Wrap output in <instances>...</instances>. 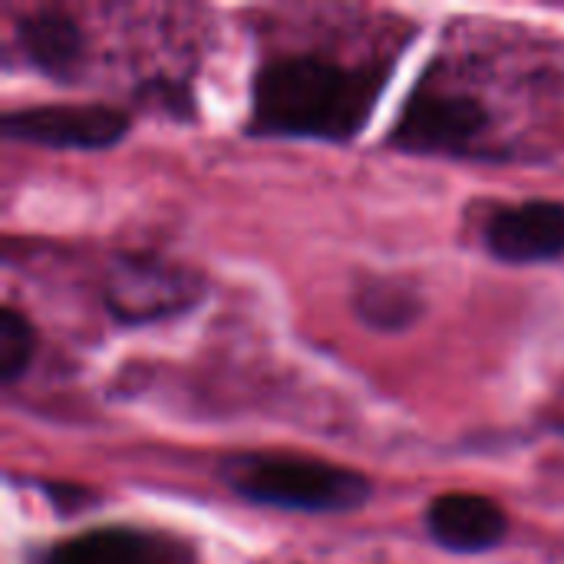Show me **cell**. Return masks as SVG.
I'll use <instances>...</instances> for the list:
<instances>
[{
  "instance_id": "cell-7",
  "label": "cell",
  "mask_w": 564,
  "mask_h": 564,
  "mask_svg": "<svg viewBox=\"0 0 564 564\" xmlns=\"http://www.w3.org/2000/svg\"><path fill=\"white\" fill-rule=\"evenodd\" d=\"M426 535L456 555H482L506 542L509 516L489 496L476 492H446L436 496L426 509Z\"/></svg>"
},
{
  "instance_id": "cell-2",
  "label": "cell",
  "mask_w": 564,
  "mask_h": 564,
  "mask_svg": "<svg viewBox=\"0 0 564 564\" xmlns=\"http://www.w3.org/2000/svg\"><path fill=\"white\" fill-rule=\"evenodd\" d=\"M218 476L245 502L304 516L357 512L373 492L370 479L357 469L281 453L228 456L221 459Z\"/></svg>"
},
{
  "instance_id": "cell-5",
  "label": "cell",
  "mask_w": 564,
  "mask_h": 564,
  "mask_svg": "<svg viewBox=\"0 0 564 564\" xmlns=\"http://www.w3.org/2000/svg\"><path fill=\"white\" fill-rule=\"evenodd\" d=\"M7 139L56 152H102L129 135V112L102 102H43L7 109L0 119Z\"/></svg>"
},
{
  "instance_id": "cell-1",
  "label": "cell",
  "mask_w": 564,
  "mask_h": 564,
  "mask_svg": "<svg viewBox=\"0 0 564 564\" xmlns=\"http://www.w3.org/2000/svg\"><path fill=\"white\" fill-rule=\"evenodd\" d=\"M387 66H350L321 53H284L251 79V135L350 142L367 126Z\"/></svg>"
},
{
  "instance_id": "cell-9",
  "label": "cell",
  "mask_w": 564,
  "mask_h": 564,
  "mask_svg": "<svg viewBox=\"0 0 564 564\" xmlns=\"http://www.w3.org/2000/svg\"><path fill=\"white\" fill-rule=\"evenodd\" d=\"M46 564H188L159 535L139 529H93L50 552Z\"/></svg>"
},
{
  "instance_id": "cell-10",
  "label": "cell",
  "mask_w": 564,
  "mask_h": 564,
  "mask_svg": "<svg viewBox=\"0 0 564 564\" xmlns=\"http://www.w3.org/2000/svg\"><path fill=\"white\" fill-rule=\"evenodd\" d=\"M354 311L367 327H373L380 334H397V330L413 327L423 317V297L400 281L370 278L357 288Z\"/></svg>"
},
{
  "instance_id": "cell-4",
  "label": "cell",
  "mask_w": 564,
  "mask_h": 564,
  "mask_svg": "<svg viewBox=\"0 0 564 564\" xmlns=\"http://www.w3.org/2000/svg\"><path fill=\"white\" fill-rule=\"evenodd\" d=\"M202 281L195 271L162 261L129 254L109 268L102 301L119 324H152L185 314L202 301Z\"/></svg>"
},
{
  "instance_id": "cell-6",
  "label": "cell",
  "mask_w": 564,
  "mask_h": 564,
  "mask_svg": "<svg viewBox=\"0 0 564 564\" xmlns=\"http://www.w3.org/2000/svg\"><path fill=\"white\" fill-rule=\"evenodd\" d=\"M486 251L502 264H545L564 258V205L532 198L502 205L486 218Z\"/></svg>"
},
{
  "instance_id": "cell-8",
  "label": "cell",
  "mask_w": 564,
  "mask_h": 564,
  "mask_svg": "<svg viewBox=\"0 0 564 564\" xmlns=\"http://www.w3.org/2000/svg\"><path fill=\"white\" fill-rule=\"evenodd\" d=\"M23 59L50 79L69 83L86 59V33L66 10H33L17 23Z\"/></svg>"
},
{
  "instance_id": "cell-11",
  "label": "cell",
  "mask_w": 564,
  "mask_h": 564,
  "mask_svg": "<svg viewBox=\"0 0 564 564\" xmlns=\"http://www.w3.org/2000/svg\"><path fill=\"white\" fill-rule=\"evenodd\" d=\"M33 357H36V330L26 314L7 304L0 311V383L13 387L20 377H26Z\"/></svg>"
},
{
  "instance_id": "cell-3",
  "label": "cell",
  "mask_w": 564,
  "mask_h": 564,
  "mask_svg": "<svg viewBox=\"0 0 564 564\" xmlns=\"http://www.w3.org/2000/svg\"><path fill=\"white\" fill-rule=\"evenodd\" d=\"M489 126L492 116L473 93L420 83L403 102L390 142L416 155H476Z\"/></svg>"
}]
</instances>
